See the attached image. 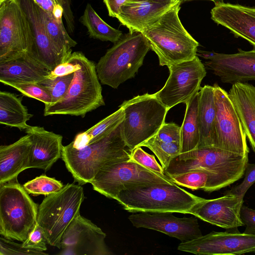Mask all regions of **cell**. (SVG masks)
<instances>
[{
  "mask_svg": "<svg viewBox=\"0 0 255 255\" xmlns=\"http://www.w3.org/2000/svg\"><path fill=\"white\" fill-rule=\"evenodd\" d=\"M122 123L104 137L82 148L76 149L70 143L63 146L61 158L79 184L90 183L107 164L130 159L132 150L124 140Z\"/></svg>",
  "mask_w": 255,
  "mask_h": 255,
  "instance_id": "cell-1",
  "label": "cell"
},
{
  "mask_svg": "<svg viewBox=\"0 0 255 255\" xmlns=\"http://www.w3.org/2000/svg\"><path fill=\"white\" fill-rule=\"evenodd\" d=\"M181 1L170 8L153 24L141 32L160 66H168L194 59L199 43L182 25L178 13Z\"/></svg>",
  "mask_w": 255,
  "mask_h": 255,
  "instance_id": "cell-2",
  "label": "cell"
},
{
  "mask_svg": "<svg viewBox=\"0 0 255 255\" xmlns=\"http://www.w3.org/2000/svg\"><path fill=\"white\" fill-rule=\"evenodd\" d=\"M203 199L175 183H161L128 187L121 191L115 200L131 213L189 214L192 206Z\"/></svg>",
  "mask_w": 255,
  "mask_h": 255,
  "instance_id": "cell-3",
  "label": "cell"
},
{
  "mask_svg": "<svg viewBox=\"0 0 255 255\" xmlns=\"http://www.w3.org/2000/svg\"><path fill=\"white\" fill-rule=\"evenodd\" d=\"M248 163V155L209 147L180 154L165 172L168 176L191 170L207 171L214 175L221 189L241 179Z\"/></svg>",
  "mask_w": 255,
  "mask_h": 255,
  "instance_id": "cell-4",
  "label": "cell"
},
{
  "mask_svg": "<svg viewBox=\"0 0 255 255\" xmlns=\"http://www.w3.org/2000/svg\"><path fill=\"white\" fill-rule=\"evenodd\" d=\"M74 53L80 68L74 73L65 96L53 104L45 105L44 116L63 115L84 118L87 113L105 105L96 65L83 52Z\"/></svg>",
  "mask_w": 255,
  "mask_h": 255,
  "instance_id": "cell-5",
  "label": "cell"
},
{
  "mask_svg": "<svg viewBox=\"0 0 255 255\" xmlns=\"http://www.w3.org/2000/svg\"><path fill=\"white\" fill-rule=\"evenodd\" d=\"M150 49L141 32H129L114 43L96 65L100 82L117 89L123 83L134 77Z\"/></svg>",
  "mask_w": 255,
  "mask_h": 255,
  "instance_id": "cell-6",
  "label": "cell"
},
{
  "mask_svg": "<svg viewBox=\"0 0 255 255\" xmlns=\"http://www.w3.org/2000/svg\"><path fill=\"white\" fill-rule=\"evenodd\" d=\"M38 207L17 179L0 185V234L22 243L37 225Z\"/></svg>",
  "mask_w": 255,
  "mask_h": 255,
  "instance_id": "cell-7",
  "label": "cell"
},
{
  "mask_svg": "<svg viewBox=\"0 0 255 255\" xmlns=\"http://www.w3.org/2000/svg\"><path fill=\"white\" fill-rule=\"evenodd\" d=\"M84 199V190L80 184L68 183L60 191L43 199L38 207L37 224L49 245L60 249L62 236L80 214Z\"/></svg>",
  "mask_w": 255,
  "mask_h": 255,
  "instance_id": "cell-8",
  "label": "cell"
},
{
  "mask_svg": "<svg viewBox=\"0 0 255 255\" xmlns=\"http://www.w3.org/2000/svg\"><path fill=\"white\" fill-rule=\"evenodd\" d=\"M119 107L125 112L122 123L123 137L131 150L157 132L165 123L168 111L153 94L137 96Z\"/></svg>",
  "mask_w": 255,
  "mask_h": 255,
  "instance_id": "cell-9",
  "label": "cell"
},
{
  "mask_svg": "<svg viewBox=\"0 0 255 255\" xmlns=\"http://www.w3.org/2000/svg\"><path fill=\"white\" fill-rule=\"evenodd\" d=\"M161 183H174L131 158L106 164L90 182L94 190L115 200L121 191L128 187Z\"/></svg>",
  "mask_w": 255,
  "mask_h": 255,
  "instance_id": "cell-10",
  "label": "cell"
},
{
  "mask_svg": "<svg viewBox=\"0 0 255 255\" xmlns=\"http://www.w3.org/2000/svg\"><path fill=\"white\" fill-rule=\"evenodd\" d=\"M33 42L29 21L18 1L0 3V62L28 53Z\"/></svg>",
  "mask_w": 255,
  "mask_h": 255,
  "instance_id": "cell-11",
  "label": "cell"
},
{
  "mask_svg": "<svg viewBox=\"0 0 255 255\" xmlns=\"http://www.w3.org/2000/svg\"><path fill=\"white\" fill-rule=\"evenodd\" d=\"M169 77L154 96L169 111L180 103H187L200 89L206 75L204 64L197 55L192 60L167 66Z\"/></svg>",
  "mask_w": 255,
  "mask_h": 255,
  "instance_id": "cell-12",
  "label": "cell"
},
{
  "mask_svg": "<svg viewBox=\"0 0 255 255\" xmlns=\"http://www.w3.org/2000/svg\"><path fill=\"white\" fill-rule=\"evenodd\" d=\"M213 86L216 108L215 147L248 155L247 136L228 93L216 83Z\"/></svg>",
  "mask_w": 255,
  "mask_h": 255,
  "instance_id": "cell-13",
  "label": "cell"
},
{
  "mask_svg": "<svg viewBox=\"0 0 255 255\" xmlns=\"http://www.w3.org/2000/svg\"><path fill=\"white\" fill-rule=\"evenodd\" d=\"M177 249L199 255H238L255 253V235L238 232H212L181 243Z\"/></svg>",
  "mask_w": 255,
  "mask_h": 255,
  "instance_id": "cell-14",
  "label": "cell"
},
{
  "mask_svg": "<svg viewBox=\"0 0 255 255\" xmlns=\"http://www.w3.org/2000/svg\"><path fill=\"white\" fill-rule=\"evenodd\" d=\"M197 56L203 58L204 65L219 77L222 83L235 84L255 80V49H241L234 54L198 51Z\"/></svg>",
  "mask_w": 255,
  "mask_h": 255,
  "instance_id": "cell-15",
  "label": "cell"
},
{
  "mask_svg": "<svg viewBox=\"0 0 255 255\" xmlns=\"http://www.w3.org/2000/svg\"><path fill=\"white\" fill-rule=\"evenodd\" d=\"M106 234L90 220L80 214L71 222L61 241L62 255H110Z\"/></svg>",
  "mask_w": 255,
  "mask_h": 255,
  "instance_id": "cell-16",
  "label": "cell"
},
{
  "mask_svg": "<svg viewBox=\"0 0 255 255\" xmlns=\"http://www.w3.org/2000/svg\"><path fill=\"white\" fill-rule=\"evenodd\" d=\"M172 212L133 213L128 219L136 228H143L163 233L181 243L201 236L198 220L194 217L178 218Z\"/></svg>",
  "mask_w": 255,
  "mask_h": 255,
  "instance_id": "cell-17",
  "label": "cell"
},
{
  "mask_svg": "<svg viewBox=\"0 0 255 255\" xmlns=\"http://www.w3.org/2000/svg\"><path fill=\"white\" fill-rule=\"evenodd\" d=\"M243 198L227 193L213 199H205L192 206L189 214L210 224L225 229H235L244 226L240 212Z\"/></svg>",
  "mask_w": 255,
  "mask_h": 255,
  "instance_id": "cell-18",
  "label": "cell"
},
{
  "mask_svg": "<svg viewBox=\"0 0 255 255\" xmlns=\"http://www.w3.org/2000/svg\"><path fill=\"white\" fill-rule=\"evenodd\" d=\"M212 19L247 40L255 49V8L223 2L215 3Z\"/></svg>",
  "mask_w": 255,
  "mask_h": 255,
  "instance_id": "cell-19",
  "label": "cell"
},
{
  "mask_svg": "<svg viewBox=\"0 0 255 255\" xmlns=\"http://www.w3.org/2000/svg\"><path fill=\"white\" fill-rule=\"evenodd\" d=\"M25 132L32 142L27 169L49 170L62 157V136L38 126H30Z\"/></svg>",
  "mask_w": 255,
  "mask_h": 255,
  "instance_id": "cell-20",
  "label": "cell"
},
{
  "mask_svg": "<svg viewBox=\"0 0 255 255\" xmlns=\"http://www.w3.org/2000/svg\"><path fill=\"white\" fill-rule=\"evenodd\" d=\"M17 0L26 15L33 37V45L28 53L52 71L62 63V60L49 39L38 6L32 0Z\"/></svg>",
  "mask_w": 255,
  "mask_h": 255,
  "instance_id": "cell-21",
  "label": "cell"
},
{
  "mask_svg": "<svg viewBox=\"0 0 255 255\" xmlns=\"http://www.w3.org/2000/svg\"><path fill=\"white\" fill-rule=\"evenodd\" d=\"M174 4L148 0H127L120 7L116 18L129 32H142Z\"/></svg>",
  "mask_w": 255,
  "mask_h": 255,
  "instance_id": "cell-22",
  "label": "cell"
},
{
  "mask_svg": "<svg viewBox=\"0 0 255 255\" xmlns=\"http://www.w3.org/2000/svg\"><path fill=\"white\" fill-rule=\"evenodd\" d=\"M51 71L27 52L0 62V82L37 83L47 78Z\"/></svg>",
  "mask_w": 255,
  "mask_h": 255,
  "instance_id": "cell-23",
  "label": "cell"
},
{
  "mask_svg": "<svg viewBox=\"0 0 255 255\" xmlns=\"http://www.w3.org/2000/svg\"><path fill=\"white\" fill-rule=\"evenodd\" d=\"M31 147L27 134L12 144L0 146V185L17 179L27 169Z\"/></svg>",
  "mask_w": 255,
  "mask_h": 255,
  "instance_id": "cell-24",
  "label": "cell"
},
{
  "mask_svg": "<svg viewBox=\"0 0 255 255\" xmlns=\"http://www.w3.org/2000/svg\"><path fill=\"white\" fill-rule=\"evenodd\" d=\"M228 95L255 152V86L247 82L232 84Z\"/></svg>",
  "mask_w": 255,
  "mask_h": 255,
  "instance_id": "cell-25",
  "label": "cell"
},
{
  "mask_svg": "<svg viewBox=\"0 0 255 255\" xmlns=\"http://www.w3.org/2000/svg\"><path fill=\"white\" fill-rule=\"evenodd\" d=\"M199 92L200 140L197 148L215 147L216 108L214 86L205 85L200 88Z\"/></svg>",
  "mask_w": 255,
  "mask_h": 255,
  "instance_id": "cell-26",
  "label": "cell"
},
{
  "mask_svg": "<svg viewBox=\"0 0 255 255\" xmlns=\"http://www.w3.org/2000/svg\"><path fill=\"white\" fill-rule=\"evenodd\" d=\"M42 21L51 45L62 60L66 62L72 54V48L77 43L69 35L63 22H58L53 16L39 7Z\"/></svg>",
  "mask_w": 255,
  "mask_h": 255,
  "instance_id": "cell-27",
  "label": "cell"
},
{
  "mask_svg": "<svg viewBox=\"0 0 255 255\" xmlns=\"http://www.w3.org/2000/svg\"><path fill=\"white\" fill-rule=\"evenodd\" d=\"M15 94L0 92V123L25 130L30 127L26 122L33 116Z\"/></svg>",
  "mask_w": 255,
  "mask_h": 255,
  "instance_id": "cell-28",
  "label": "cell"
},
{
  "mask_svg": "<svg viewBox=\"0 0 255 255\" xmlns=\"http://www.w3.org/2000/svg\"><path fill=\"white\" fill-rule=\"evenodd\" d=\"M199 91L187 103L184 120L181 126V153L196 149L200 140L198 122ZM180 153V154H181Z\"/></svg>",
  "mask_w": 255,
  "mask_h": 255,
  "instance_id": "cell-29",
  "label": "cell"
},
{
  "mask_svg": "<svg viewBox=\"0 0 255 255\" xmlns=\"http://www.w3.org/2000/svg\"><path fill=\"white\" fill-rule=\"evenodd\" d=\"M115 112L100 121L87 130L77 134L70 144L76 149H80L104 137L121 124L125 118L122 107Z\"/></svg>",
  "mask_w": 255,
  "mask_h": 255,
  "instance_id": "cell-30",
  "label": "cell"
},
{
  "mask_svg": "<svg viewBox=\"0 0 255 255\" xmlns=\"http://www.w3.org/2000/svg\"><path fill=\"white\" fill-rule=\"evenodd\" d=\"M79 21L87 27L91 38L114 43L123 35L122 31L111 26L105 22L90 3L87 4Z\"/></svg>",
  "mask_w": 255,
  "mask_h": 255,
  "instance_id": "cell-31",
  "label": "cell"
},
{
  "mask_svg": "<svg viewBox=\"0 0 255 255\" xmlns=\"http://www.w3.org/2000/svg\"><path fill=\"white\" fill-rule=\"evenodd\" d=\"M168 176L174 183L192 191L200 189L211 192L220 189L214 175L207 171L191 170Z\"/></svg>",
  "mask_w": 255,
  "mask_h": 255,
  "instance_id": "cell-32",
  "label": "cell"
},
{
  "mask_svg": "<svg viewBox=\"0 0 255 255\" xmlns=\"http://www.w3.org/2000/svg\"><path fill=\"white\" fill-rule=\"evenodd\" d=\"M139 146L148 148L157 157L165 170L171 161L181 153V143L169 142L157 140L153 136L142 142Z\"/></svg>",
  "mask_w": 255,
  "mask_h": 255,
  "instance_id": "cell-33",
  "label": "cell"
},
{
  "mask_svg": "<svg viewBox=\"0 0 255 255\" xmlns=\"http://www.w3.org/2000/svg\"><path fill=\"white\" fill-rule=\"evenodd\" d=\"M23 186L28 194L48 196L60 191L64 185L54 178L41 175L25 183Z\"/></svg>",
  "mask_w": 255,
  "mask_h": 255,
  "instance_id": "cell-34",
  "label": "cell"
},
{
  "mask_svg": "<svg viewBox=\"0 0 255 255\" xmlns=\"http://www.w3.org/2000/svg\"><path fill=\"white\" fill-rule=\"evenodd\" d=\"M74 77V73L57 77L54 79L46 78L37 83L49 93L53 104L61 100L66 94ZM50 105V104H49Z\"/></svg>",
  "mask_w": 255,
  "mask_h": 255,
  "instance_id": "cell-35",
  "label": "cell"
},
{
  "mask_svg": "<svg viewBox=\"0 0 255 255\" xmlns=\"http://www.w3.org/2000/svg\"><path fill=\"white\" fill-rule=\"evenodd\" d=\"M5 85L14 88L24 96L40 101L44 105L52 103V98L49 93L37 83H9Z\"/></svg>",
  "mask_w": 255,
  "mask_h": 255,
  "instance_id": "cell-36",
  "label": "cell"
},
{
  "mask_svg": "<svg viewBox=\"0 0 255 255\" xmlns=\"http://www.w3.org/2000/svg\"><path fill=\"white\" fill-rule=\"evenodd\" d=\"M130 158L159 175L171 180L166 174L162 165L157 161L155 156L146 152L141 146H137L132 150Z\"/></svg>",
  "mask_w": 255,
  "mask_h": 255,
  "instance_id": "cell-37",
  "label": "cell"
},
{
  "mask_svg": "<svg viewBox=\"0 0 255 255\" xmlns=\"http://www.w3.org/2000/svg\"><path fill=\"white\" fill-rule=\"evenodd\" d=\"M47 253L24 247L22 243L13 242L1 236L0 255H46Z\"/></svg>",
  "mask_w": 255,
  "mask_h": 255,
  "instance_id": "cell-38",
  "label": "cell"
},
{
  "mask_svg": "<svg viewBox=\"0 0 255 255\" xmlns=\"http://www.w3.org/2000/svg\"><path fill=\"white\" fill-rule=\"evenodd\" d=\"M180 132L181 127L173 123H165L153 137L163 141L181 143Z\"/></svg>",
  "mask_w": 255,
  "mask_h": 255,
  "instance_id": "cell-39",
  "label": "cell"
},
{
  "mask_svg": "<svg viewBox=\"0 0 255 255\" xmlns=\"http://www.w3.org/2000/svg\"><path fill=\"white\" fill-rule=\"evenodd\" d=\"M47 240L42 229L37 225L29 234L27 239L22 242V246L26 248L41 252L46 251Z\"/></svg>",
  "mask_w": 255,
  "mask_h": 255,
  "instance_id": "cell-40",
  "label": "cell"
},
{
  "mask_svg": "<svg viewBox=\"0 0 255 255\" xmlns=\"http://www.w3.org/2000/svg\"><path fill=\"white\" fill-rule=\"evenodd\" d=\"M245 177L242 183L228 193L235 194L244 198L249 188L255 182V163H248L245 169Z\"/></svg>",
  "mask_w": 255,
  "mask_h": 255,
  "instance_id": "cell-41",
  "label": "cell"
},
{
  "mask_svg": "<svg viewBox=\"0 0 255 255\" xmlns=\"http://www.w3.org/2000/svg\"><path fill=\"white\" fill-rule=\"evenodd\" d=\"M240 217L246 229L244 233L255 235V210L243 205Z\"/></svg>",
  "mask_w": 255,
  "mask_h": 255,
  "instance_id": "cell-42",
  "label": "cell"
},
{
  "mask_svg": "<svg viewBox=\"0 0 255 255\" xmlns=\"http://www.w3.org/2000/svg\"><path fill=\"white\" fill-rule=\"evenodd\" d=\"M58 3L63 9V16L65 20L68 32L73 33L74 31L75 20L71 8V0H57Z\"/></svg>",
  "mask_w": 255,
  "mask_h": 255,
  "instance_id": "cell-43",
  "label": "cell"
},
{
  "mask_svg": "<svg viewBox=\"0 0 255 255\" xmlns=\"http://www.w3.org/2000/svg\"><path fill=\"white\" fill-rule=\"evenodd\" d=\"M127 0H103L108 11L109 15L116 17L120 6Z\"/></svg>",
  "mask_w": 255,
  "mask_h": 255,
  "instance_id": "cell-44",
  "label": "cell"
},
{
  "mask_svg": "<svg viewBox=\"0 0 255 255\" xmlns=\"http://www.w3.org/2000/svg\"><path fill=\"white\" fill-rule=\"evenodd\" d=\"M40 8L53 15L54 10L58 2L57 0H32Z\"/></svg>",
  "mask_w": 255,
  "mask_h": 255,
  "instance_id": "cell-45",
  "label": "cell"
},
{
  "mask_svg": "<svg viewBox=\"0 0 255 255\" xmlns=\"http://www.w3.org/2000/svg\"><path fill=\"white\" fill-rule=\"evenodd\" d=\"M53 15L54 18L59 22H63L62 16H63V9L59 4L55 7Z\"/></svg>",
  "mask_w": 255,
  "mask_h": 255,
  "instance_id": "cell-46",
  "label": "cell"
},
{
  "mask_svg": "<svg viewBox=\"0 0 255 255\" xmlns=\"http://www.w3.org/2000/svg\"><path fill=\"white\" fill-rule=\"evenodd\" d=\"M148 0L164 4H175L180 0Z\"/></svg>",
  "mask_w": 255,
  "mask_h": 255,
  "instance_id": "cell-47",
  "label": "cell"
},
{
  "mask_svg": "<svg viewBox=\"0 0 255 255\" xmlns=\"http://www.w3.org/2000/svg\"><path fill=\"white\" fill-rule=\"evenodd\" d=\"M181 2L186 1H190V0H180ZM211 0L214 1L215 3L217 2H223V0Z\"/></svg>",
  "mask_w": 255,
  "mask_h": 255,
  "instance_id": "cell-48",
  "label": "cell"
},
{
  "mask_svg": "<svg viewBox=\"0 0 255 255\" xmlns=\"http://www.w3.org/2000/svg\"><path fill=\"white\" fill-rule=\"evenodd\" d=\"M5 0H0V3H1L2 2H3L4 1H5Z\"/></svg>",
  "mask_w": 255,
  "mask_h": 255,
  "instance_id": "cell-49",
  "label": "cell"
}]
</instances>
